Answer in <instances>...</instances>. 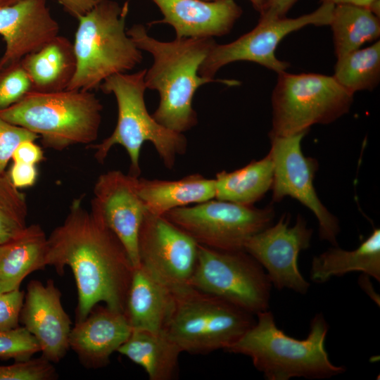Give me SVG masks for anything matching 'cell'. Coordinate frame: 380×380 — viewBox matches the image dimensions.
Returning <instances> with one entry per match:
<instances>
[{"label": "cell", "instance_id": "cell-23", "mask_svg": "<svg viewBox=\"0 0 380 380\" xmlns=\"http://www.w3.org/2000/svg\"><path fill=\"white\" fill-rule=\"evenodd\" d=\"M138 191L147 211L158 215L215 198V179L192 174L177 180L138 179Z\"/></svg>", "mask_w": 380, "mask_h": 380}, {"label": "cell", "instance_id": "cell-28", "mask_svg": "<svg viewBox=\"0 0 380 380\" xmlns=\"http://www.w3.org/2000/svg\"><path fill=\"white\" fill-rule=\"evenodd\" d=\"M334 77L353 94L360 90L374 89L380 80L379 40L337 58Z\"/></svg>", "mask_w": 380, "mask_h": 380}, {"label": "cell", "instance_id": "cell-39", "mask_svg": "<svg viewBox=\"0 0 380 380\" xmlns=\"http://www.w3.org/2000/svg\"><path fill=\"white\" fill-rule=\"evenodd\" d=\"M322 4H331L336 5L348 4L361 6L370 9L373 4L379 0H320Z\"/></svg>", "mask_w": 380, "mask_h": 380}, {"label": "cell", "instance_id": "cell-41", "mask_svg": "<svg viewBox=\"0 0 380 380\" xmlns=\"http://www.w3.org/2000/svg\"><path fill=\"white\" fill-rule=\"evenodd\" d=\"M21 0H0V7L15 4Z\"/></svg>", "mask_w": 380, "mask_h": 380}, {"label": "cell", "instance_id": "cell-10", "mask_svg": "<svg viewBox=\"0 0 380 380\" xmlns=\"http://www.w3.org/2000/svg\"><path fill=\"white\" fill-rule=\"evenodd\" d=\"M199 245L221 251L243 250L246 241L272 224V205L255 208L210 199L177 208L163 215Z\"/></svg>", "mask_w": 380, "mask_h": 380}, {"label": "cell", "instance_id": "cell-38", "mask_svg": "<svg viewBox=\"0 0 380 380\" xmlns=\"http://www.w3.org/2000/svg\"><path fill=\"white\" fill-rule=\"evenodd\" d=\"M298 0H270L265 11L260 15L261 18H285L286 14Z\"/></svg>", "mask_w": 380, "mask_h": 380}, {"label": "cell", "instance_id": "cell-29", "mask_svg": "<svg viewBox=\"0 0 380 380\" xmlns=\"http://www.w3.org/2000/svg\"><path fill=\"white\" fill-rule=\"evenodd\" d=\"M18 189L6 172L0 174V245L15 238L27 226L26 196Z\"/></svg>", "mask_w": 380, "mask_h": 380}, {"label": "cell", "instance_id": "cell-24", "mask_svg": "<svg viewBox=\"0 0 380 380\" xmlns=\"http://www.w3.org/2000/svg\"><path fill=\"white\" fill-rule=\"evenodd\" d=\"M117 352L141 366L150 380L175 379L182 353L163 331L139 329H132Z\"/></svg>", "mask_w": 380, "mask_h": 380}, {"label": "cell", "instance_id": "cell-37", "mask_svg": "<svg viewBox=\"0 0 380 380\" xmlns=\"http://www.w3.org/2000/svg\"><path fill=\"white\" fill-rule=\"evenodd\" d=\"M75 18L83 15L103 0H56Z\"/></svg>", "mask_w": 380, "mask_h": 380}, {"label": "cell", "instance_id": "cell-8", "mask_svg": "<svg viewBox=\"0 0 380 380\" xmlns=\"http://www.w3.org/2000/svg\"><path fill=\"white\" fill-rule=\"evenodd\" d=\"M353 94L334 77L317 73L278 74L272 95L270 137L308 132L315 124H327L347 113Z\"/></svg>", "mask_w": 380, "mask_h": 380}, {"label": "cell", "instance_id": "cell-18", "mask_svg": "<svg viewBox=\"0 0 380 380\" xmlns=\"http://www.w3.org/2000/svg\"><path fill=\"white\" fill-rule=\"evenodd\" d=\"M177 38H213L228 34L242 15L234 0H151Z\"/></svg>", "mask_w": 380, "mask_h": 380}, {"label": "cell", "instance_id": "cell-13", "mask_svg": "<svg viewBox=\"0 0 380 380\" xmlns=\"http://www.w3.org/2000/svg\"><path fill=\"white\" fill-rule=\"evenodd\" d=\"M198 243L163 215L146 212L138 237L139 265L172 291L189 285Z\"/></svg>", "mask_w": 380, "mask_h": 380}, {"label": "cell", "instance_id": "cell-40", "mask_svg": "<svg viewBox=\"0 0 380 380\" xmlns=\"http://www.w3.org/2000/svg\"><path fill=\"white\" fill-rule=\"evenodd\" d=\"M205 1H213V0H205ZM253 8L256 10L258 12H259L260 15L262 14L268 5V2L270 0H248Z\"/></svg>", "mask_w": 380, "mask_h": 380}, {"label": "cell", "instance_id": "cell-9", "mask_svg": "<svg viewBox=\"0 0 380 380\" xmlns=\"http://www.w3.org/2000/svg\"><path fill=\"white\" fill-rule=\"evenodd\" d=\"M189 285L253 315L269 308L272 284L261 265L244 250L221 251L198 244Z\"/></svg>", "mask_w": 380, "mask_h": 380}, {"label": "cell", "instance_id": "cell-30", "mask_svg": "<svg viewBox=\"0 0 380 380\" xmlns=\"http://www.w3.org/2000/svg\"><path fill=\"white\" fill-rule=\"evenodd\" d=\"M32 91L31 81L20 61L0 69V111Z\"/></svg>", "mask_w": 380, "mask_h": 380}, {"label": "cell", "instance_id": "cell-20", "mask_svg": "<svg viewBox=\"0 0 380 380\" xmlns=\"http://www.w3.org/2000/svg\"><path fill=\"white\" fill-rule=\"evenodd\" d=\"M172 304L170 289L141 265L134 268L125 310L132 329L163 331Z\"/></svg>", "mask_w": 380, "mask_h": 380}, {"label": "cell", "instance_id": "cell-6", "mask_svg": "<svg viewBox=\"0 0 380 380\" xmlns=\"http://www.w3.org/2000/svg\"><path fill=\"white\" fill-rule=\"evenodd\" d=\"M103 105L91 91H31L0 117L39 135L44 147L63 151L99 135Z\"/></svg>", "mask_w": 380, "mask_h": 380}, {"label": "cell", "instance_id": "cell-1", "mask_svg": "<svg viewBox=\"0 0 380 380\" xmlns=\"http://www.w3.org/2000/svg\"><path fill=\"white\" fill-rule=\"evenodd\" d=\"M72 201L63 222L47 237L46 265L61 274L73 273L78 302L75 322L83 320L99 303L125 313L134 266L122 243L98 217Z\"/></svg>", "mask_w": 380, "mask_h": 380}, {"label": "cell", "instance_id": "cell-34", "mask_svg": "<svg viewBox=\"0 0 380 380\" xmlns=\"http://www.w3.org/2000/svg\"><path fill=\"white\" fill-rule=\"evenodd\" d=\"M25 292L16 289L0 293V331H8L19 326Z\"/></svg>", "mask_w": 380, "mask_h": 380}, {"label": "cell", "instance_id": "cell-3", "mask_svg": "<svg viewBox=\"0 0 380 380\" xmlns=\"http://www.w3.org/2000/svg\"><path fill=\"white\" fill-rule=\"evenodd\" d=\"M226 350L249 357L255 367L268 380L331 378L346 371L331 363L324 348L329 325L322 313L310 322L305 339L291 337L279 329L267 310Z\"/></svg>", "mask_w": 380, "mask_h": 380}, {"label": "cell", "instance_id": "cell-16", "mask_svg": "<svg viewBox=\"0 0 380 380\" xmlns=\"http://www.w3.org/2000/svg\"><path fill=\"white\" fill-rule=\"evenodd\" d=\"M20 322L37 341L42 356L52 363L61 361L70 349L72 322L53 280L28 283Z\"/></svg>", "mask_w": 380, "mask_h": 380}, {"label": "cell", "instance_id": "cell-32", "mask_svg": "<svg viewBox=\"0 0 380 380\" xmlns=\"http://www.w3.org/2000/svg\"><path fill=\"white\" fill-rule=\"evenodd\" d=\"M57 376L52 362L42 356L0 365V380H53Z\"/></svg>", "mask_w": 380, "mask_h": 380}, {"label": "cell", "instance_id": "cell-31", "mask_svg": "<svg viewBox=\"0 0 380 380\" xmlns=\"http://www.w3.org/2000/svg\"><path fill=\"white\" fill-rule=\"evenodd\" d=\"M40 352L36 338L24 327L0 331V359L23 361Z\"/></svg>", "mask_w": 380, "mask_h": 380}, {"label": "cell", "instance_id": "cell-5", "mask_svg": "<svg viewBox=\"0 0 380 380\" xmlns=\"http://www.w3.org/2000/svg\"><path fill=\"white\" fill-rule=\"evenodd\" d=\"M129 3L103 0L79 17L73 44L76 71L66 89L91 91L108 77L126 72L142 61L127 34Z\"/></svg>", "mask_w": 380, "mask_h": 380}, {"label": "cell", "instance_id": "cell-7", "mask_svg": "<svg viewBox=\"0 0 380 380\" xmlns=\"http://www.w3.org/2000/svg\"><path fill=\"white\" fill-rule=\"evenodd\" d=\"M172 293V310L163 331L182 353L226 350L255 322L253 314L190 285Z\"/></svg>", "mask_w": 380, "mask_h": 380}, {"label": "cell", "instance_id": "cell-11", "mask_svg": "<svg viewBox=\"0 0 380 380\" xmlns=\"http://www.w3.org/2000/svg\"><path fill=\"white\" fill-rule=\"evenodd\" d=\"M334 8V4H322L313 12L296 18H260L252 30L235 41L224 44L215 42L201 65L198 74L213 78L222 67L239 61L256 63L278 74L284 72L289 64L276 57L278 44L286 35L305 26L329 25Z\"/></svg>", "mask_w": 380, "mask_h": 380}, {"label": "cell", "instance_id": "cell-17", "mask_svg": "<svg viewBox=\"0 0 380 380\" xmlns=\"http://www.w3.org/2000/svg\"><path fill=\"white\" fill-rule=\"evenodd\" d=\"M59 30L46 0H21L0 7V35L6 44L0 69L39 50L58 36Z\"/></svg>", "mask_w": 380, "mask_h": 380}, {"label": "cell", "instance_id": "cell-4", "mask_svg": "<svg viewBox=\"0 0 380 380\" xmlns=\"http://www.w3.org/2000/svg\"><path fill=\"white\" fill-rule=\"evenodd\" d=\"M146 70L118 73L100 84L103 93L113 94L116 99L118 120L109 137L98 144L89 146L95 150L94 157L99 163L104 162L115 145L124 147L130 159L129 174L136 177L141 174L140 153L144 142L153 145L168 169L174 167L177 156L183 155L187 147L183 134L166 128L149 114L144 100L147 89L144 81Z\"/></svg>", "mask_w": 380, "mask_h": 380}, {"label": "cell", "instance_id": "cell-33", "mask_svg": "<svg viewBox=\"0 0 380 380\" xmlns=\"http://www.w3.org/2000/svg\"><path fill=\"white\" fill-rule=\"evenodd\" d=\"M37 139H39V135L0 117V174L6 172V167L20 143Z\"/></svg>", "mask_w": 380, "mask_h": 380}, {"label": "cell", "instance_id": "cell-35", "mask_svg": "<svg viewBox=\"0 0 380 380\" xmlns=\"http://www.w3.org/2000/svg\"><path fill=\"white\" fill-rule=\"evenodd\" d=\"M13 184L18 189L33 186L38 177L36 165L13 162L8 173Z\"/></svg>", "mask_w": 380, "mask_h": 380}, {"label": "cell", "instance_id": "cell-36", "mask_svg": "<svg viewBox=\"0 0 380 380\" xmlns=\"http://www.w3.org/2000/svg\"><path fill=\"white\" fill-rule=\"evenodd\" d=\"M13 162L37 165L44 159L42 148L33 140H25L20 143L14 150L12 158Z\"/></svg>", "mask_w": 380, "mask_h": 380}, {"label": "cell", "instance_id": "cell-19", "mask_svg": "<svg viewBox=\"0 0 380 380\" xmlns=\"http://www.w3.org/2000/svg\"><path fill=\"white\" fill-rule=\"evenodd\" d=\"M132 331L125 313L96 305L86 318L75 322L70 331L69 347L85 367H105Z\"/></svg>", "mask_w": 380, "mask_h": 380}, {"label": "cell", "instance_id": "cell-2", "mask_svg": "<svg viewBox=\"0 0 380 380\" xmlns=\"http://www.w3.org/2000/svg\"><path fill=\"white\" fill-rule=\"evenodd\" d=\"M127 34L141 51L151 53L153 63L146 69L144 81L147 89L159 93L160 102L153 113L163 126L183 134L197 124L192 106L194 95L203 84L218 82L236 86L239 82L201 76V65L215 43L213 38H175L162 42L151 37L146 27L134 24Z\"/></svg>", "mask_w": 380, "mask_h": 380}, {"label": "cell", "instance_id": "cell-27", "mask_svg": "<svg viewBox=\"0 0 380 380\" xmlns=\"http://www.w3.org/2000/svg\"><path fill=\"white\" fill-rule=\"evenodd\" d=\"M329 25L337 58L380 36V20L369 9L348 4L334 6Z\"/></svg>", "mask_w": 380, "mask_h": 380}, {"label": "cell", "instance_id": "cell-21", "mask_svg": "<svg viewBox=\"0 0 380 380\" xmlns=\"http://www.w3.org/2000/svg\"><path fill=\"white\" fill-rule=\"evenodd\" d=\"M20 63L31 81L32 91L42 93L66 89L77 66L72 43L59 34L25 56Z\"/></svg>", "mask_w": 380, "mask_h": 380}, {"label": "cell", "instance_id": "cell-22", "mask_svg": "<svg viewBox=\"0 0 380 380\" xmlns=\"http://www.w3.org/2000/svg\"><path fill=\"white\" fill-rule=\"evenodd\" d=\"M47 250V237L37 224L0 245V293L20 289L28 274L44 269Z\"/></svg>", "mask_w": 380, "mask_h": 380}, {"label": "cell", "instance_id": "cell-26", "mask_svg": "<svg viewBox=\"0 0 380 380\" xmlns=\"http://www.w3.org/2000/svg\"><path fill=\"white\" fill-rule=\"evenodd\" d=\"M274 166L270 155L232 172L217 173L215 198L253 205L272 188Z\"/></svg>", "mask_w": 380, "mask_h": 380}, {"label": "cell", "instance_id": "cell-14", "mask_svg": "<svg viewBox=\"0 0 380 380\" xmlns=\"http://www.w3.org/2000/svg\"><path fill=\"white\" fill-rule=\"evenodd\" d=\"M289 221V217L284 215L276 224L250 237L243 250L265 270L275 288L305 294L310 284L300 272L298 258L301 251L310 247L312 229L300 215L293 227Z\"/></svg>", "mask_w": 380, "mask_h": 380}, {"label": "cell", "instance_id": "cell-15", "mask_svg": "<svg viewBox=\"0 0 380 380\" xmlns=\"http://www.w3.org/2000/svg\"><path fill=\"white\" fill-rule=\"evenodd\" d=\"M138 179L120 170L101 174L94 186L90 210L118 238L134 268L139 266L138 237L147 212Z\"/></svg>", "mask_w": 380, "mask_h": 380}, {"label": "cell", "instance_id": "cell-12", "mask_svg": "<svg viewBox=\"0 0 380 380\" xmlns=\"http://www.w3.org/2000/svg\"><path fill=\"white\" fill-rule=\"evenodd\" d=\"M306 133L270 137L269 154L274 166L272 201L279 202L286 196L298 200L316 216L319 238L336 246L340 232L338 220L322 204L314 187L318 163L302 152L301 141Z\"/></svg>", "mask_w": 380, "mask_h": 380}, {"label": "cell", "instance_id": "cell-25", "mask_svg": "<svg viewBox=\"0 0 380 380\" xmlns=\"http://www.w3.org/2000/svg\"><path fill=\"white\" fill-rule=\"evenodd\" d=\"M362 272L380 281V229L376 228L355 250L336 246L313 258L310 279L317 283L327 281L351 272Z\"/></svg>", "mask_w": 380, "mask_h": 380}]
</instances>
